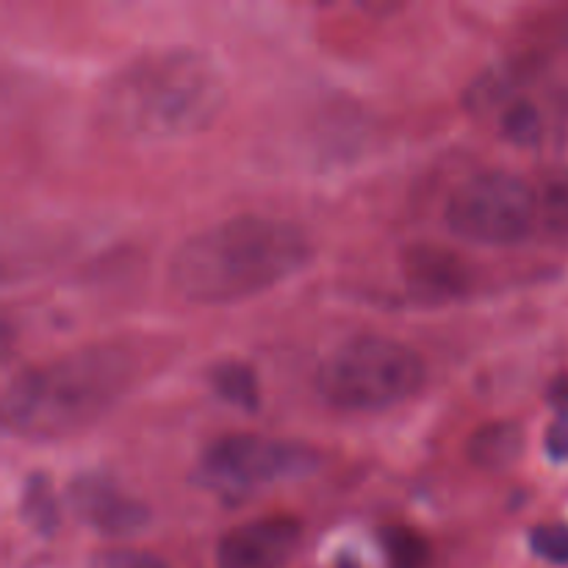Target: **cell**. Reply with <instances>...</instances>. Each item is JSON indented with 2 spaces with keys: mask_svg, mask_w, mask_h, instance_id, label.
Masks as SVG:
<instances>
[{
  "mask_svg": "<svg viewBox=\"0 0 568 568\" xmlns=\"http://www.w3.org/2000/svg\"><path fill=\"white\" fill-rule=\"evenodd\" d=\"M388 568H427L430 566V541L419 530L405 525H386L377 532Z\"/></svg>",
  "mask_w": 568,
  "mask_h": 568,
  "instance_id": "13",
  "label": "cell"
},
{
  "mask_svg": "<svg viewBox=\"0 0 568 568\" xmlns=\"http://www.w3.org/2000/svg\"><path fill=\"white\" fill-rule=\"evenodd\" d=\"M444 220L466 242L494 247L519 244L541 227L536 183L508 170L477 172L453 189Z\"/></svg>",
  "mask_w": 568,
  "mask_h": 568,
  "instance_id": "6",
  "label": "cell"
},
{
  "mask_svg": "<svg viewBox=\"0 0 568 568\" xmlns=\"http://www.w3.org/2000/svg\"><path fill=\"white\" fill-rule=\"evenodd\" d=\"M94 568H172L159 555L139 552V549H105L94 558Z\"/></svg>",
  "mask_w": 568,
  "mask_h": 568,
  "instance_id": "17",
  "label": "cell"
},
{
  "mask_svg": "<svg viewBox=\"0 0 568 568\" xmlns=\"http://www.w3.org/2000/svg\"><path fill=\"white\" fill-rule=\"evenodd\" d=\"M499 128H503L505 136L516 144H536L544 133L541 114H538L536 105L525 98H516L505 105V111H499Z\"/></svg>",
  "mask_w": 568,
  "mask_h": 568,
  "instance_id": "15",
  "label": "cell"
},
{
  "mask_svg": "<svg viewBox=\"0 0 568 568\" xmlns=\"http://www.w3.org/2000/svg\"><path fill=\"white\" fill-rule=\"evenodd\" d=\"M311 261V239L277 216L242 214L203 227L178 244L170 286L189 303L225 305L266 292Z\"/></svg>",
  "mask_w": 568,
  "mask_h": 568,
  "instance_id": "1",
  "label": "cell"
},
{
  "mask_svg": "<svg viewBox=\"0 0 568 568\" xmlns=\"http://www.w3.org/2000/svg\"><path fill=\"white\" fill-rule=\"evenodd\" d=\"M538 216L549 233L568 236V170H555L536 186Z\"/></svg>",
  "mask_w": 568,
  "mask_h": 568,
  "instance_id": "14",
  "label": "cell"
},
{
  "mask_svg": "<svg viewBox=\"0 0 568 568\" xmlns=\"http://www.w3.org/2000/svg\"><path fill=\"white\" fill-rule=\"evenodd\" d=\"M555 397H558V403H560V405L568 403V383H560L558 392H555Z\"/></svg>",
  "mask_w": 568,
  "mask_h": 568,
  "instance_id": "20",
  "label": "cell"
},
{
  "mask_svg": "<svg viewBox=\"0 0 568 568\" xmlns=\"http://www.w3.org/2000/svg\"><path fill=\"white\" fill-rule=\"evenodd\" d=\"M136 364L116 344H94L33 366L3 388V422L28 438H61L94 425L131 388Z\"/></svg>",
  "mask_w": 568,
  "mask_h": 568,
  "instance_id": "3",
  "label": "cell"
},
{
  "mask_svg": "<svg viewBox=\"0 0 568 568\" xmlns=\"http://www.w3.org/2000/svg\"><path fill=\"white\" fill-rule=\"evenodd\" d=\"M303 521L294 516H261L231 527L216 544V568H283L297 552Z\"/></svg>",
  "mask_w": 568,
  "mask_h": 568,
  "instance_id": "7",
  "label": "cell"
},
{
  "mask_svg": "<svg viewBox=\"0 0 568 568\" xmlns=\"http://www.w3.org/2000/svg\"><path fill=\"white\" fill-rule=\"evenodd\" d=\"M227 103L225 75L203 50L170 48L131 61L98 100L103 125L128 139L192 136L214 125Z\"/></svg>",
  "mask_w": 568,
  "mask_h": 568,
  "instance_id": "2",
  "label": "cell"
},
{
  "mask_svg": "<svg viewBox=\"0 0 568 568\" xmlns=\"http://www.w3.org/2000/svg\"><path fill=\"white\" fill-rule=\"evenodd\" d=\"M547 453L555 464H566L568 460V408L560 410L558 419L549 425L547 430Z\"/></svg>",
  "mask_w": 568,
  "mask_h": 568,
  "instance_id": "18",
  "label": "cell"
},
{
  "mask_svg": "<svg viewBox=\"0 0 568 568\" xmlns=\"http://www.w3.org/2000/svg\"><path fill=\"white\" fill-rule=\"evenodd\" d=\"M316 466H320V453L303 442L231 433L203 449L194 480L225 503H242L272 483L308 477Z\"/></svg>",
  "mask_w": 568,
  "mask_h": 568,
  "instance_id": "5",
  "label": "cell"
},
{
  "mask_svg": "<svg viewBox=\"0 0 568 568\" xmlns=\"http://www.w3.org/2000/svg\"><path fill=\"white\" fill-rule=\"evenodd\" d=\"M403 281L416 303L447 305L475 288V270L455 250L416 242L403 253Z\"/></svg>",
  "mask_w": 568,
  "mask_h": 568,
  "instance_id": "9",
  "label": "cell"
},
{
  "mask_svg": "<svg viewBox=\"0 0 568 568\" xmlns=\"http://www.w3.org/2000/svg\"><path fill=\"white\" fill-rule=\"evenodd\" d=\"M209 383L216 392V397L225 399L227 405L239 410L255 414L261 408V386L255 377L253 366L244 361H220L211 366Z\"/></svg>",
  "mask_w": 568,
  "mask_h": 568,
  "instance_id": "11",
  "label": "cell"
},
{
  "mask_svg": "<svg viewBox=\"0 0 568 568\" xmlns=\"http://www.w3.org/2000/svg\"><path fill=\"white\" fill-rule=\"evenodd\" d=\"M527 436L525 427L514 419L486 422L477 427L466 444V455L477 469L486 471H505L514 464H519L525 455Z\"/></svg>",
  "mask_w": 568,
  "mask_h": 568,
  "instance_id": "10",
  "label": "cell"
},
{
  "mask_svg": "<svg viewBox=\"0 0 568 568\" xmlns=\"http://www.w3.org/2000/svg\"><path fill=\"white\" fill-rule=\"evenodd\" d=\"M333 568H361V564L353 552H342L336 558V564H333Z\"/></svg>",
  "mask_w": 568,
  "mask_h": 568,
  "instance_id": "19",
  "label": "cell"
},
{
  "mask_svg": "<svg viewBox=\"0 0 568 568\" xmlns=\"http://www.w3.org/2000/svg\"><path fill=\"white\" fill-rule=\"evenodd\" d=\"M67 505L72 514L103 536H136L150 525V508L136 497L120 491L111 477L87 471L67 488Z\"/></svg>",
  "mask_w": 568,
  "mask_h": 568,
  "instance_id": "8",
  "label": "cell"
},
{
  "mask_svg": "<svg viewBox=\"0 0 568 568\" xmlns=\"http://www.w3.org/2000/svg\"><path fill=\"white\" fill-rule=\"evenodd\" d=\"M425 383V361L397 338L353 336L338 344L316 372V392L338 410H386L414 397Z\"/></svg>",
  "mask_w": 568,
  "mask_h": 568,
  "instance_id": "4",
  "label": "cell"
},
{
  "mask_svg": "<svg viewBox=\"0 0 568 568\" xmlns=\"http://www.w3.org/2000/svg\"><path fill=\"white\" fill-rule=\"evenodd\" d=\"M530 549L536 558L552 566H568V525L549 521L530 530Z\"/></svg>",
  "mask_w": 568,
  "mask_h": 568,
  "instance_id": "16",
  "label": "cell"
},
{
  "mask_svg": "<svg viewBox=\"0 0 568 568\" xmlns=\"http://www.w3.org/2000/svg\"><path fill=\"white\" fill-rule=\"evenodd\" d=\"M20 516L33 532L39 536H53L55 527H59L61 514H59V499H55L53 480L42 471L31 475L22 486V499H20Z\"/></svg>",
  "mask_w": 568,
  "mask_h": 568,
  "instance_id": "12",
  "label": "cell"
}]
</instances>
